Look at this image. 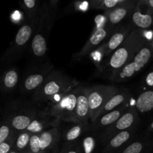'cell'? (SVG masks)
Segmentation results:
<instances>
[{
    "mask_svg": "<svg viewBox=\"0 0 153 153\" xmlns=\"http://www.w3.org/2000/svg\"><path fill=\"white\" fill-rule=\"evenodd\" d=\"M139 46L140 37L135 31H131L122 44L100 64V71L111 79L115 73L131 61L138 51Z\"/></svg>",
    "mask_w": 153,
    "mask_h": 153,
    "instance_id": "6da1fadb",
    "label": "cell"
},
{
    "mask_svg": "<svg viewBox=\"0 0 153 153\" xmlns=\"http://www.w3.org/2000/svg\"><path fill=\"white\" fill-rule=\"evenodd\" d=\"M76 81L58 72H51L45 82L36 90L33 98L39 102L51 100L56 96H61L77 86Z\"/></svg>",
    "mask_w": 153,
    "mask_h": 153,
    "instance_id": "7a4b0ae2",
    "label": "cell"
},
{
    "mask_svg": "<svg viewBox=\"0 0 153 153\" xmlns=\"http://www.w3.org/2000/svg\"><path fill=\"white\" fill-rule=\"evenodd\" d=\"M120 89L110 85H94L88 88L89 120L94 123L108 100Z\"/></svg>",
    "mask_w": 153,
    "mask_h": 153,
    "instance_id": "3957f363",
    "label": "cell"
},
{
    "mask_svg": "<svg viewBox=\"0 0 153 153\" xmlns=\"http://www.w3.org/2000/svg\"><path fill=\"white\" fill-rule=\"evenodd\" d=\"M77 88L61 95L58 102L51 107L49 114L58 120L76 123V107Z\"/></svg>",
    "mask_w": 153,
    "mask_h": 153,
    "instance_id": "277c9868",
    "label": "cell"
},
{
    "mask_svg": "<svg viewBox=\"0 0 153 153\" xmlns=\"http://www.w3.org/2000/svg\"><path fill=\"white\" fill-rule=\"evenodd\" d=\"M152 56V51L148 46L140 48L134 56L115 73L111 80L114 82H122L132 77L148 63Z\"/></svg>",
    "mask_w": 153,
    "mask_h": 153,
    "instance_id": "5b68a950",
    "label": "cell"
},
{
    "mask_svg": "<svg viewBox=\"0 0 153 153\" xmlns=\"http://www.w3.org/2000/svg\"><path fill=\"white\" fill-rule=\"evenodd\" d=\"M114 30V27L111 26L110 25H105L97 28L91 34L84 47L79 52L75 54L73 56L74 59L81 60L91 52L98 49L107 40L108 37L112 34Z\"/></svg>",
    "mask_w": 153,
    "mask_h": 153,
    "instance_id": "8992f818",
    "label": "cell"
},
{
    "mask_svg": "<svg viewBox=\"0 0 153 153\" xmlns=\"http://www.w3.org/2000/svg\"><path fill=\"white\" fill-rule=\"evenodd\" d=\"M34 22H29V23L28 22L19 28L15 36L11 48L7 53V60L9 61L15 60L25 50L28 43L31 41V37L34 33Z\"/></svg>",
    "mask_w": 153,
    "mask_h": 153,
    "instance_id": "52a82bcc",
    "label": "cell"
},
{
    "mask_svg": "<svg viewBox=\"0 0 153 153\" xmlns=\"http://www.w3.org/2000/svg\"><path fill=\"white\" fill-rule=\"evenodd\" d=\"M137 120V112L134 108L128 109L114 123L105 128L102 134V137L105 141L108 140L113 136L120 131L131 128L134 126Z\"/></svg>",
    "mask_w": 153,
    "mask_h": 153,
    "instance_id": "ba28073f",
    "label": "cell"
},
{
    "mask_svg": "<svg viewBox=\"0 0 153 153\" xmlns=\"http://www.w3.org/2000/svg\"><path fill=\"white\" fill-rule=\"evenodd\" d=\"M131 32L128 26H120L112 32L107 40L97 49V51H100L102 57L108 56L122 44Z\"/></svg>",
    "mask_w": 153,
    "mask_h": 153,
    "instance_id": "9c48e42d",
    "label": "cell"
},
{
    "mask_svg": "<svg viewBox=\"0 0 153 153\" xmlns=\"http://www.w3.org/2000/svg\"><path fill=\"white\" fill-rule=\"evenodd\" d=\"M89 104L88 98V88H77V100L76 107V123L88 126Z\"/></svg>",
    "mask_w": 153,
    "mask_h": 153,
    "instance_id": "30bf717a",
    "label": "cell"
},
{
    "mask_svg": "<svg viewBox=\"0 0 153 153\" xmlns=\"http://www.w3.org/2000/svg\"><path fill=\"white\" fill-rule=\"evenodd\" d=\"M51 72L52 71L50 69L46 68V70H40L28 75L24 79L22 85V91H23L24 93L35 91L45 82Z\"/></svg>",
    "mask_w": 153,
    "mask_h": 153,
    "instance_id": "8fae6325",
    "label": "cell"
},
{
    "mask_svg": "<svg viewBox=\"0 0 153 153\" xmlns=\"http://www.w3.org/2000/svg\"><path fill=\"white\" fill-rule=\"evenodd\" d=\"M128 110V106L127 104L123 105L102 116L100 117L94 121L93 126L95 128L97 129H105L107 127L110 126L113 123H114L126 111Z\"/></svg>",
    "mask_w": 153,
    "mask_h": 153,
    "instance_id": "7c38bea8",
    "label": "cell"
},
{
    "mask_svg": "<svg viewBox=\"0 0 153 153\" xmlns=\"http://www.w3.org/2000/svg\"><path fill=\"white\" fill-rule=\"evenodd\" d=\"M128 100H129V94L126 91L119 90L105 104V105L103 106L99 114L98 117L123 105L127 104Z\"/></svg>",
    "mask_w": 153,
    "mask_h": 153,
    "instance_id": "4fadbf2b",
    "label": "cell"
},
{
    "mask_svg": "<svg viewBox=\"0 0 153 153\" xmlns=\"http://www.w3.org/2000/svg\"><path fill=\"white\" fill-rule=\"evenodd\" d=\"M61 130L58 126H55L50 129H45L44 131L38 133L40 138V152H43L46 150L53 147L57 143L60 137Z\"/></svg>",
    "mask_w": 153,
    "mask_h": 153,
    "instance_id": "5bb4252c",
    "label": "cell"
},
{
    "mask_svg": "<svg viewBox=\"0 0 153 153\" xmlns=\"http://www.w3.org/2000/svg\"><path fill=\"white\" fill-rule=\"evenodd\" d=\"M34 118L35 114H19L13 116L8 123L15 132H22L26 130Z\"/></svg>",
    "mask_w": 153,
    "mask_h": 153,
    "instance_id": "9a60e30c",
    "label": "cell"
},
{
    "mask_svg": "<svg viewBox=\"0 0 153 153\" xmlns=\"http://www.w3.org/2000/svg\"><path fill=\"white\" fill-rule=\"evenodd\" d=\"M31 41V49L33 55L37 58H43L47 51V43L44 35L40 31H37Z\"/></svg>",
    "mask_w": 153,
    "mask_h": 153,
    "instance_id": "2e32d148",
    "label": "cell"
},
{
    "mask_svg": "<svg viewBox=\"0 0 153 153\" xmlns=\"http://www.w3.org/2000/svg\"><path fill=\"white\" fill-rule=\"evenodd\" d=\"M128 11H129L128 6L124 4H120L109 10L108 13V25L114 27V25H117L120 23L126 17Z\"/></svg>",
    "mask_w": 153,
    "mask_h": 153,
    "instance_id": "e0dca14e",
    "label": "cell"
},
{
    "mask_svg": "<svg viewBox=\"0 0 153 153\" xmlns=\"http://www.w3.org/2000/svg\"><path fill=\"white\" fill-rule=\"evenodd\" d=\"M131 134H132L131 128L117 133L108 140V142L107 149L114 150V149H117L120 148L123 145L129 140V139L131 137Z\"/></svg>",
    "mask_w": 153,
    "mask_h": 153,
    "instance_id": "ac0fdd59",
    "label": "cell"
},
{
    "mask_svg": "<svg viewBox=\"0 0 153 153\" xmlns=\"http://www.w3.org/2000/svg\"><path fill=\"white\" fill-rule=\"evenodd\" d=\"M135 108L140 113H146L153 109V91L142 93L136 101Z\"/></svg>",
    "mask_w": 153,
    "mask_h": 153,
    "instance_id": "d6986e66",
    "label": "cell"
},
{
    "mask_svg": "<svg viewBox=\"0 0 153 153\" xmlns=\"http://www.w3.org/2000/svg\"><path fill=\"white\" fill-rule=\"evenodd\" d=\"M19 80L18 71L16 69H10L7 70L1 79V85L4 91H13L16 88Z\"/></svg>",
    "mask_w": 153,
    "mask_h": 153,
    "instance_id": "ffe728a7",
    "label": "cell"
},
{
    "mask_svg": "<svg viewBox=\"0 0 153 153\" xmlns=\"http://www.w3.org/2000/svg\"><path fill=\"white\" fill-rule=\"evenodd\" d=\"M87 125L81 123H75V125L72 126L68 128L64 133V138L68 143L74 142L77 139L80 137V136L88 129Z\"/></svg>",
    "mask_w": 153,
    "mask_h": 153,
    "instance_id": "44dd1931",
    "label": "cell"
},
{
    "mask_svg": "<svg viewBox=\"0 0 153 153\" xmlns=\"http://www.w3.org/2000/svg\"><path fill=\"white\" fill-rule=\"evenodd\" d=\"M132 22L140 28H148L152 23V17L149 14H142L140 12L135 11L132 14Z\"/></svg>",
    "mask_w": 153,
    "mask_h": 153,
    "instance_id": "7402d4cb",
    "label": "cell"
},
{
    "mask_svg": "<svg viewBox=\"0 0 153 153\" xmlns=\"http://www.w3.org/2000/svg\"><path fill=\"white\" fill-rule=\"evenodd\" d=\"M47 120L48 119H45V118H40V119L34 118L25 131H28L31 134H37V133L41 132V131H44L45 128L48 126Z\"/></svg>",
    "mask_w": 153,
    "mask_h": 153,
    "instance_id": "603a6c76",
    "label": "cell"
},
{
    "mask_svg": "<svg viewBox=\"0 0 153 153\" xmlns=\"http://www.w3.org/2000/svg\"><path fill=\"white\" fill-rule=\"evenodd\" d=\"M31 136V133L28 132L27 131H24L19 133V135H17V137H16L15 143L13 144L15 150H16L18 152V151L25 149L28 146Z\"/></svg>",
    "mask_w": 153,
    "mask_h": 153,
    "instance_id": "cb8c5ba5",
    "label": "cell"
},
{
    "mask_svg": "<svg viewBox=\"0 0 153 153\" xmlns=\"http://www.w3.org/2000/svg\"><path fill=\"white\" fill-rule=\"evenodd\" d=\"M14 132L8 121H5L0 124V144L6 141Z\"/></svg>",
    "mask_w": 153,
    "mask_h": 153,
    "instance_id": "d4e9b609",
    "label": "cell"
},
{
    "mask_svg": "<svg viewBox=\"0 0 153 153\" xmlns=\"http://www.w3.org/2000/svg\"><path fill=\"white\" fill-rule=\"evenodd\" d=\"M96 138L94 136L88 135L82 140V149L84 153H93L96 147Z\"/></svg>",
    "mask_w": 153,
    "mask_h": 153,
    "instance_id": "484cf974",
    "label": "cell"
},
{
    "mask_svg": "<svg viewBox=\"0 0 153 153\" xmlns=\"http://www.w3.org/2000/svg\"><path fill=\"white\" fill-rule=\"evenodd\" d=\"M16 134L17 133L14 132L6 141L0 144V153H9L11 151L16 137H17Z\"/></svg>",
    "mask_w": 153,
    "mask_h": 153,
    "instance_id": "4316f807",
    "label": "cell"
},
{
    "mask_svg": "<svg viewBox=\"0 0 153 153\" xmlns=\"http://www.w3.org/2000/svg\"><path fill=\"white\" fill-rule=\"evenodd\" d=\"M28 146H29V149L31 153H41V152H40V138H39L38 133L31 134Z\"/></svg>",
    "mask_w": 153,
    "mask_h": 153,
    "instance_id": "83f0119b",
    "label": "cell"
},
{
    "mask_svg": "<svg viewBox=\"0 0 153 153\" xmlns=\"http://www.w3.org/2000/svg\"><path fill=\"white\" fill-rule=\"evenodd\" d=\"M23 4L28 16L34 18L36 12V0H23Z\"/></svg>",
    "mask_w": 153,
    "mask_h": 153,
    "instance_id": "f1b7e54d",
    "label": "cell"
},
{
    "mask_svg": "<svg viewBox=\"0 0 153 153\" xmlns=\"http://www.w3.org/2000/svg\"><path fill=\"white\" fill-rule=\"evenodd\" d=\"M143 143L141 142L135 141L128 145L122 153H140L143 149Z\"/></svg>",
    "mask_w": 153,
    "mask_h": 153,
    "instance_id": "f546056e",
    "label": "cell"
},
{
    "mask_svg": "<svg viewBox=\"0 0 153 153\" xmlns=\"http://www.w3.org/2000/svg\"><path fill=\"white\" fill-rule=\"evenodd\" d=\"M119 2L120 0H102L100 5H101V7H103V8L111 10L117 7Z\"/></svg>",
    "mask_w": 153,
    "mask_h": 153,
    "instance_id": "4dcf8cb0",
    "label": "cell"
},
{
    "mask_svg": "<svg viewBox=\"0 0 153 153\" xmlns=\"http://www.w3.org/2000/svg\"><path fill=\"white\" fill-rule=\"evenodd\" d=\"M146 83L148 86L153 87V72H151L147 75L146 78Z\"/></svg>",
    "mask_w": 153,
    "mask_h": 153,
    "instance_id": "1f68e13d",
    "label": "cell"
},
{
    "mask_svg": "<svg viewBox=\"0 0 153 153\" xmlns=\"http://www.w3.org/2000/svg\"><path fill=\"white\" fill-rule=\"evenodd\" d=\"M66 153H79L78 150H75V149H73V150H70L68 152H67Z\"/></svg>",
    "mask_w": 153,
    "mask_h": 153,
    "instance_id": "d6a6232c",
    "label": "cell"
},
{
    "mask_svg": "<svg viewBox=\"0 0 153 153\" xmlns=\"http://www.w3.org/2000/svg\"><path fill=\"white\" fill-rule=\"evenodd\" d=\"M57 1H58V0H51V3H52V5H55Z\"/></svg>",
    "mask_w": 153,
    "mask_h": 153,
    "instance_id": "836d02e7",
    "label": "cell"
},
{
    "mask_svg": "<svg viewBox=\"0 0 153 153\" xmlns=\"http://www.w3.org/2000/svg\"><path fill=\"white\" fill-rule=\"evenodd\" d=\"M149 5L153 8V0H149Z\"/></svg>",
    "mask_w": 153,
    "mask_h": 153,
    "instance_id": "e575fe53",
    "label": "cell"
},
{
    "mask_svg": "<svg viewBox=\"0 0 153 153\" xmlns=\"http://www.w3.org/2000/svg\"><path fill=\"white\" fill-rule=\"evenodd\" d=\"M9 153H18V152H17V151L15 150V149H13V150L10 151V152H9Z\"/></svg>",
    "mask_w": 153,
    "mask_h": 153,
    "instance_id": "d590c367",
    "label": "cell"
},
{
    "mask_svg": "<svg viewBox=\"0 0 153 153\" xmlns=\"http://www.w3.org/2000/svg\"><path fill=\"white\" fill-rule=\"evenodd\" d=\"M151 128H153V122L152 123V124H151Z\"/></svg>",
    "mask_w": 153,
    "mask_h": 153,
    "instance_id": "8d00e7d4",
    "label": "cell"
},
{
    "mask_svg": "<svg viewBox=\"0 0 153 153\" xmlns=\"http://www.w3.org/2000/svg\"><path fill=\"white\" fill-rule=\"evenodd\" d=\"M24 153H28V152H24Z\"/></svg>",
    "mask_w": 153,
    "mask_h": 153,
    "instance_id": "74e56055",
    "label": "cell"
}]
</instances>
